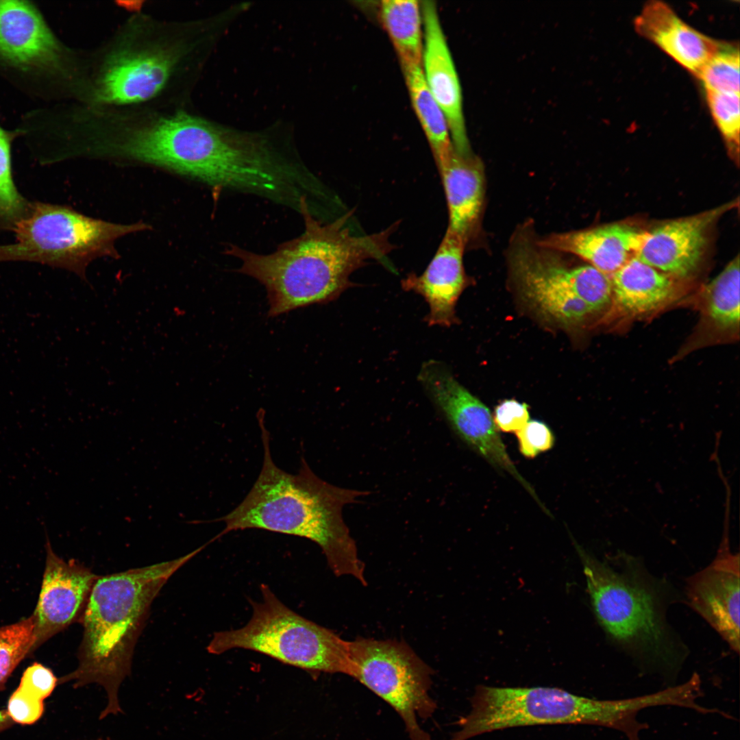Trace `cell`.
Listing matches in <instances>:
<instances>
[{
    "instance_id": "30bf717a",
    "label": "cell",
    "mask_w": 740,
    "mask_h": 740,
    "mask_svg": "<svg viewBox=\"0 0 740 740\" xmlns=\"http://www.w3.org/2000/svg\"><path fill=\"white\" fill-rule=\"evenodd\" d=\"M418 379L454 433L491 465L511 474L542 506L510 458L489 409L438 361L423 363Z\"/></svg>"
},
{
    "instance_id": "4fadbf2b",
    "label": "cell",
    "mask_w": 740,
    "mask_h": 740,
    "mask_svg": "<svg viewBox=\"0 0 740 740\" xmlns=\"http://www.w3.org/2000/svg\"><path fill=\"white\" fill-rule=\"evenodd\" d=\"M46 560L40 592L32 615V654L70 625L80 623L92 588L100 576L74 559L58 556L47 536Z\"/></svg>"
},
{
    "instance_id": "3957f363",
    "label": "cell",
    "mask_w": 740,
    "mask_h": 740,
    "mask_svg": "<svg viewBox=\"0 0 740 740\" xmlns=\"http://www.w3.org/2000/svg\"><path fill=\"white\" fill-rule=\"evenodd\" d=\"M264 412L258 414L264 454L260 472L251 490L234 510L218 519L230 532L260 529L308 539L317 543L337 576H352L366 584L364 565L345 523L344 506L357 502L367 491L344 489L319 478L302 458L296 474L279 468L271 457L270 434Z\"/></svg>"
},
{
    "instance_id": "7c38bea8",
    "label": "cell",
    "mask_w": 740,
    "mask_h": 740,
    "mask_svg": "<svg viewBox=\"0 0 740 740\" xmlns=\"http://www.w3.org/2000/svg\"><path fill=\"white\" fill-rule=\"evenodd\" d=\"M508 258L523 295L547 317L565 325L578 326L595 315L565 280L564 264L536 242L526 237L517 238Z\"/></svg>"
},
{
    "instance_id": "4dcf8cb0",
    "label": "cell",
    "mask_w": 740,
    "mask_h": 740,
    "mask_svg": "<svg viewBox=\"0 0 740 740\" xmlns=\"http://www.w3.org/2000/svg\"><path fill=\"white\" fill-rule=\"evenodd\" d=\"M58 680L50 669L34 663L23 673L17 689L28 698L43 702L55 689Z\"/></svg>"
},
{
    "instance_id": "9a60e30c",
    "label": "cell",
    "mask_w": 740,
    "mask_h": 740,
    "mask_svg": "<svg viewBox=\"0 0 740 740\" xmlns=\"http://www.w3.org/2000/svg\"><path fill=\"white\" fill-rule=\"evenodd\" d=\"M423 21L421 69L430 92L444 112L454 149L471 153L463 112L458 76L434 1L421 2Z\"/></svg>"
},
{
    "instance_id": "8992f818",
    "label": "cell",
    "mask_w": 740,
    "mask_h": 740,
    "mask_svg": "<svg viewBox=\"0 0 740 740\" xmlns=\"http://www.w3.org/2000/svg\"><path fill=\"white\" fill-rule=\"evenodd\" d=\"M636 706L630 698L601 700L554 687L478 686L469 713L457 722L449 740L507 728L544 724H592L626 734L633 728Z\"/></svg>"
},
{
    "instance_id": "8fae6325",
    "label": "cell",
    "mask_w": 740,
    "mask_h": 740,
    "mask_svg": "<svg viewBox=\"0 0 740 740\" xmlns=\"http://www.w3.org/2000/svg\"><path fill=\"white\" fill-rule=\"evenodd\" d=\"M0 60L18 69L50 73L71 95L80 76L82 51L65 47L31 3L0 0Z\"/></svg>"
},
{
    "instance_id": "5b68a950",
    "label": "cell",
    "mask_w": 740,
    "mask_h": 740,
    "mask_svg": "<svg viewBox=\"0 0 740 740\" xmlns=\"http://www.w3.org/2000/svg\"><path fill=\"white\" fill-rule=\"evenodd\" d=\"M593 611L607 634L653 663L673 668L677 652L659 595L635 565L602 562L574 543Z\"/></svg>"
},
{
    "instance_id": "d4e9b609",
    "label": "cell",
    "mask_w": 740,
    "mask_h": 740,
    "mask_svg": "<svg viewBox=\"0 0 740 740\" xmlns=\"http://www.w3.org/2000/svg\"><path fill=\"white\" fill-rule=\"evenodd\" d=\"M21 134L0 125V227L7 230H12L30 206L18 190L12 174V144Z\"/></svg>"
},
{
    "instance_id": "d6986e66",
    "label": "cell",
    "mask_w": 740,
    "mask_h": 740,
    "mask_svg": "<svg viewBox=\"0 0 740 740\" xmlns=\"http://www.w3.org/2000/svg\"><path fill=\"white\" fill-rule=\"evenodd\" d=\"M636 31L695 76L724 42L693 29L665 3L652 0L634 21Z\"/></svg>"
},
{
    "instance_id": "7402d4cb",
    "label": "cell",
    "mask_w": 740,
    "mask_h": 740,
    "mask_svg": "<svg viewBox=\"0 0 740 740\" xmlns=\"http://www.w3.org/2000/svg\"><path fill=\"white\" fill-rule=\"evenodd\" d=\"M379 15L402 67L421 66L423 21L421 2L384 0L379 5Z\"/></svg>"
},
{
    "instance_id": "4316f807",
    "label": "cell",
    "mask_w": 740,
    "mask_h": 740,
    "mask_svg": "<svg viewBox=\"0 0 740 740\" xmlns=\"http://www.w3.org/2000/svg\"><path fill=\"white\" fill-rule=\"evenodd\" d=\"M34 629L31 616L0 627V689L19 663L32 655Z\"/></svg>"
},
{
    "instance_id": "6da1fadb",
    "label": "cell",
    "mask_w": 740,
    "mask_h": 740,
    "mask_svg": "<svg viewBox=\"0 0 740 740\" xmlns=\"http://www.w3.org/2000/svg\"><path fill=\"white\" fill-rule=\"evenodd\" d=\"M204 22L127 18L83 51L76 103L116 109L184 108L206 40Z\"/></svg>"
},
{
    "instance_id": "7a4b0ae2",
    "label": "cell",
    "mask_w": 740,
    "mask_h": 740,
    "mask_svg": "<svg viewBox=\"0 0 740 740\" xmlns=\"http://www.w3.org/2000/svg\"><path fill=\"white\" fill-rule=\"evenodd\" d=\"M304 230L269 254H258L230 244L226 255L238 258L236 271L266 288L268 316L332 301L353 286L351 275L372 260L386 257L394 248L390 241L396 225L374 234L355 236L346 217L326 222L308 208L299 213Z\"/></svg>"
},
{
    "instance_id": "603a6c76",
    "label": "cell",
    "mask_w": 740,
    "mask_h": 740,
    "mask_svg": "<svg viewBox=\"0 0 740 740\" xmlns=\"http://www.w3.org/2000/svg\"><path fill=\"white\" fill-rule=\"evenodd\" d=\"M739 258L737 256L704 288L702 321L717 333H732L739 327Z\"/></svg>"
},
{
    "instance_id": "9c48e42d",
    "label": "cell",
    "mask_w": 740,
    "mask_h": 740,
    "mask_svg": "<svg viewBox=\"0 0 740 740\" xmlns=\"http://www.w3.org/2000/svg\"><path fill=\"white\" fill-rule=\"evenodd\" d=\"M349 676L395 710L410 740H432L419 723L436 708L430 694L431 668L407 644L397 641L359 637L349 641Z\"/></svg>"
},
{
    "instance_id": "836d02e7",
    "label": "cell",
    "mask_w": 740,
    "mask_h": 740,
    "mask_svg": "<svg viewBox=\"0 0 740 740\" xmlns=\"http://www.w3.org/2000/svg\"><path fill=\"white\" fill-rule=\"evenodd\" d=\"M12 719L7 711H0V730L5 729L12 723Z\"/></svg>"
},
{
    "instance_id": "ba28073f",
    "label": "cell",
    "mask_w": 740,
    "mask_h": 740,
    "mask_svg": "<svg viewBox=\"0 0 740 740\" xmlns=\"http://www.w3.org/2000/svg\"><path fill=\"white\" fill-rule=\"evenodd\" d=\"M147 228L86 217L66 206L30 203L14 225L15 241L0 245V262L27 261L69 270L84 278L93 259L114 256L119 238Z\"/></svg>"
},
{
    "instance_id": "ac0fdd59",
    "label": "cell",
    "mask_w": 740,
    "mask_h": 740,
    "mask_svg": "<svg viewBox=\"0 0 740 740\" xmlns=\"http://www.w3.org/2000/svg\"><path fill=\"white\" fill-rule=\"evenodd\" d=\"M646 233L630 225L612 223L584 230L553 233L536 243L552 251L579 256L610 276L637 258Z\"/></svg>"
},
{
    "instance_id": "52a82bcc",
    "label": "cell",
    "mask_w": 740,
    "mask_h": 740,
    "mask_svg": "<svg viewBox=\"0 0 740 740\" xmlns=\"http://www.w3.org/2000/svg\"><path fill=\"white\" fill-rule=\"evenodd\" d=\"M260 589L261 600L251 602L252 615L247 624L214 632L207 647L209 653L245 649L312 674L350 675L349 641L294 612L268 585L262 584Z\"/></svg>"
},
{
    "instance_id": "f1b7e54d",
    "label": "cell",
    "mask_w": 740,
    "mask_h": 740,
    "mask_svg": "<svg viewBox=\"0 0 740 740\" xmlns=\"http://www.w3.org/2000/svg\"><path fill=\"white\" fill-rule=\"evenodd\" d=\"M709 109L718 129L737 160L739 153V94L706 90Z\"/></svg>"
},
{
    "instance_id": "484cf974",
    "label": "cell",
    "mask_w": 740,
    "mask_h": 740,
    "mask_svg": "<svg viewBox=\"0 0 740 740\" xmlns=\"http://www.w3.org/2000/svg\"><path fill=\"white\" fill-rule=\"evenodd\" d=\"M563 276L575 295L595 314L610 307L612 286L610 276L587 264L563 267Z\"/></svg>"
},
{
    "instance_id": "83f0119b",
    "label": "cell",
    "mask_w": 740,
    "mask_h": 740,
    "mask_svg": "<svg viewBox=\"0 0 740 740\" xmlns=\"http://www.w3.org/2000/svg\"><path fill=\"white\" fill-rule=\"evenodd\" d=\"M739 56L738 47L725 43L696 77L706 90L739 94Z\"/></svg>"
},
{
    "instance_id": "e575fe53",
    "label": "cell",
    "mask_w": 740,
    "mask_h": 740,
    "mask_svg": "<svg viewBox=\"0 0 740 740\" xmlns=\"http://www.w3.org/2000/svg\"><path fill=\"white\" fill-rule=\"evenodd\" d=\"M98 740H103V739H98Z\"/></svg>"
},
{
    "instance_id": "cb8c5ba5",
    "label": "cell",
    "mask_w": 740,
    "mask_h": 740,
    "mask_svg": "<svg viewBox=\"0 0 740 740\" xmlns=\"http://www.w3.org/2000/svg\"><path fill=\"white\" fill-rule=\"evenodd\" d=\"M402 69L413 109L437 163L454 148L446 116L428 88L421 66Z\"/></svg>"
},
{
    "instance_id": "1f68e13d",
    "label": "cell",
    "mask_w": 740,
    "mask_h": 740,
    "mask_svg": "<svg viewBox=\"0 0 740 740\" xmlns=\"http://www.w3.org/2000/svg\"><path fill=\"white\" fill-rule=\"evenodd\" d=\"M529 420L528 406L515 399H505L495 408L493 421L497 429L504 432H517Z\"/></svg>"
},
{
    "instance_id": "277c9868",
    "label": "cell",
    "mask_w": 740,
    "mask_h": 740,
    "mask_svg": "<svg viewBox=\"0 0 740 740\" xmlns=\"http://www.w3.org/2000/svg\"><path fill=\"white\" fill-rule=\"evenodd\" d=\"M206 545L171 560L100 576L95 582L80 621L78 665L58 684L102 685L108 704L100 719L121 712L119 687L131 673L134 649L152 602L169 578Z\"/></svg>"
},
{
    "instance_id": "f546056e",
    "label": "cell",
    "mask_w": 740,
    "mask_h": 740,
    "mask_svg": "<svg viewBox=\"0 0 740 740\" xmlns=\"http://www.w3.org/2000/svg\"><path fill=\"white\" fill-rule=\"evenodd\" d=\"M515 433L521 454L528 458L550 449L554 444L552 431L546 423L539 420L528 421Z\"/></svg>"
},
{
    "instance_id": "2e32d148",
    "label": "cell",
    "mask_w": 740,
    "mask_h": 740,
    "mask_svg": "<svg viewBox=\"0 0 740 740\" xmlns=\"http://www.w3.org/2000/svg\"><path fill=\"white\" fill-rule=\"evenodd\" d=\"M732 204L669 221L647 231L637 258L671 277L691 275L701 260L707 231Z\"/></svg>"
},
{
    "instance_id": "44dd1931",
    "label": "cell",
    "mask_w": 740,
    "mask_h": 740,
    "mask_svg": "<svg viewBox=\"0 0 740 740\" xmlns=\"http://www.w3.org/2000/svg\"><path fill=\"white\" fill-rule=\"evenodd\" d=\"M610 310L637 317L658 310L674 297L672 277L634 258L610 276Z\"/></svg>"
},
{
    "instance_id": "ffe728a7",
    "label": "cell",
    "mask_w": 740,
    "mask_h": 740,
    "mask_svg": "<svg viewBox=\"0 0 740 740\" xmlns=\"http://www.w3.org/2000/svg\"><path fill=\"white\" fill-rule=\"evenodd\" d=\"M448 210L447 230L467 245L472 238L481 215L484 175L481 160L472 153L461 154L454 147L436 163Z\"/></svg>"
},
{
    "instance_id": "d6a6232c",
    "label": "cell",
    "mask_w": 740,
    "mask_h": 740,
    "mask_svg": "<svg viewBox=\"0 0 740 740\" xmlns=\"http://www.w3.org/2000/svg\"><path fill=\"white\" fill-rule=\"evenodd\" d=\"M43 711V702L29 698L16 689L9 699L7 713L15 722L32 724L41 717Z\"/></svg>"
},
{
    "instance_id": "e0dca14e",
    "label": "cell",
    "mask_w": 740,
    "mask_h": 740,
    "mask_svg": "<svg viewBox=\"0 0 740 740\" xmlns=\"http://www.w3.org/2000/svg\"><path fill=\"white\" fill-rule=\"evenodd\" d=\"M466 245L447 230L426 270L419 275L409 274L402 281L404 291L421 295L428 303L429 325L448 327L456 323L455 306L465 288L467 278L463 267Z\"/></svg>"
},
{
    "instance_id": "5bb4252c",
    "label": "cell",
    "mask_w": 740,
    "mask_h": 740,
    "mask_svg": "<svg viewBox=\"0 0 740 740\" xmlns=\"http://www.w3.org/2000/svg\"><path fill=\"white\" fill-rule=\"evenodd\" d=\"M739 554L724 545L715 559L689 578L687 604L739 652Z\"/></svg>"
}]
</instances>
